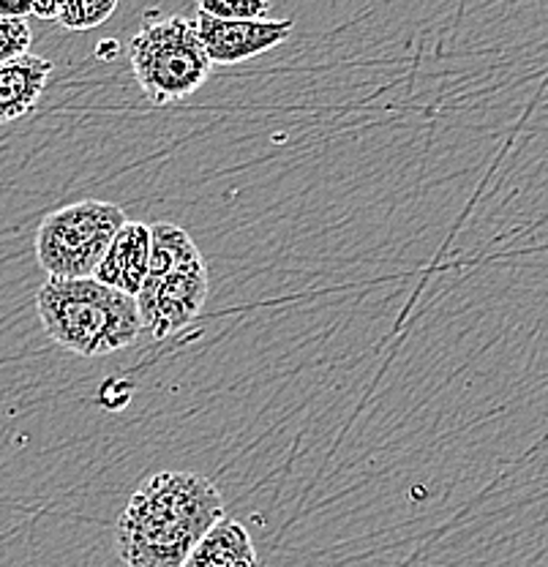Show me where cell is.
<instances>
[{
	"mask_svg": "<svg viewBox=\"0 0 548 567\" xmlns=\"http://www.w3.org/2000/svg\"><path fill=\"white\" fill-rule=\"evenodd\" d=\"M221 518L224 496L210 477L158 472L139 483L117 516V554L126 567H180Z\"/></svg>",
	"mask_w": 548,
	"mask_h": 567,
	"instance_id": "1",
	"label": "cell"
},
{
	"mask_svg": "<svg viewBox=\"0 0 548 567\" xmlns=\"http://www.w3.org/2000/svg\"><path fill=\"white\" fill-rule=\"evenodd\" d=\"M37 311L44 333L82 358L126 350L143 333L132 295L96 279H46L37 292Z\"/></svg>",
	"mask_w": 548,
	"mask_h": 567,
	"instance_id": "2",
	"label": "cell"
},
{
	"mask_svg": "<svg viewBox=\"0 0 548 567\" xmlns=\"http://www.w3.org/2000/svg\"><path fill=\"white\" fill-rule=\"evenodd\" d=\"M208 289V265L192 235L178 224H151V268L134 295L143 330L153 339L178 333L199 317Z\"/></svg>",
	"mask_w": 548,
	"mask_h": 567,
	"instance_id": "3",
	"label": "cell"
},
{
	"mask_svg": "<svg viewBox=\"0 0 548 567\" xmlns=\"http://www.w3.org/2000/svg\"><path fill=\"white\" fill-rule=\"evenodd\" d=\"M128 66L153 106L183 102L208 82V61L194 20L173 14L164 20L147 17L139 33L128 41Z\"/></svg>",
	"mask_w": 548,
	"mask_h": 567,
	"instance_id": "4",
	"label": "cell"
},
{
	"mask_svg": "<svg viewBox=\"0 0 548 567\" xmlns=\"http://www.w3.org/2000/svg\"><path fill=\"white\" fill-rule=\"evenodd\" d=\"M128 221L121 205L80 199L46 213L37 233V259L50 279H93L117 229Z\"/></svg>",
	"mask_w": 548,
	"mask_h": 567,
	"instance_id": "5",
	"label": "cell"
},
{
	"mask_svg": "<svg viewBox=\"0 0 548 567\" xmlns=\"http://www.w3.org/2000/svg\"><path fill=\"white\" fill-rule=\"evenodd\" d=\"M203 50L214 66H238L251 58L265 55L285 44L294 31L292 20H214V17H194Z\"/></svg>",
	"mask_w": 548,
	"mask_h": 567,
	"instance_id": "6",
	"label": "cell"
},
{
	"mask_svg": "<svg viewBox=\"0 0 548 567\" xmlns=\"http://www.w3.org/2000/svg\"><path fill=\"white\" fill-rule=\"evenodd\" d=\"M147 268H151V224L128 218L93 270V279L134 298L147 279Z\"/></svg>",
	"mask_w": 548,
	"mask_h": 567,
	"instance_id": "7",
	"label": "cell"
},
{
	"mask_svg": "<svg viewBox=\"0 0 548 567\" xmlns=\"http://www.w3.org/2000/svg\"><path fill=\"white\" fill-rule=\"evenodd\" d=\"M52 61L41 55H22L0 66V126L28 117L46 91Z\"/></svg>",
	"mask_w": 548,
	"mask_h": 567,
	"instance_id": "8",
	"label": "cell"
},
{
	"mask_svg": "<svg viewBox=\"0 0 548 567\" xmlns=\"http://www.w3.org/2000/svg\"><path fill=\"white\" fill-rule=\"evenodd\" d=\"M259 557L249 529L238 518L224 516L214 524L180 567H257Z\"/></svg>",
	"mask_w": 548,
	"mask_h": 567,
	"instance_id": "9",
	"label": "cell"
},
{
	"mask_svg": "<svg viewBox=\"0 0 548 567\" xmlns=\"http://www.w3.org/2000/svg\"><path fill=\"white\" fill-rule=\"evenodd\" d=\"M121 0H61L58 22L69 31H93L115 14Z\"/></svg>",
	"mask_w": 548,
	"mask_h": 567,
	"instance_id": "10",
	"label": "cell"
},
{
	"mask_svg": "<svg viewBox=\"0 0 548 567\" xmlns=\"http://www.w3.org/2000/svg\"><path fill=\"white\" fill-rule=\"evenodd\" d=\"M197 9L214 20H265L270 14L268 0H197Z\"/></svg>",
	"mask_w": 548,
	"mask_h": 567,
	"instance_id": "11",
	"label": "cell"
},
{
	"mask_svg": "<svg viewBox=\"0 0 548 567\" xmlns=\"http://www.w3.org/2000/svg\"><path fill=\"white\" fill-rule=\"evenodd\" d=\"M33 44V31L25 20H0V66L28 55Z\"/></svg>",
	"mask_w": 548,
	"mask_h": 567,
	"instance_id": "12",
	"label": "cell"
},
{
	"mask_svg": "<svg viewBox=\"0 0 548 567\" xmlns=\"http://www.w3.org/2000/svg\"><path fill=\"white\" fill-rule=\"evenodd\" d=\"M31 0H0V20H28Z\"/></svg>",
	"mask_w": 548,
	"mask_h": 567,
	"instance_id": "13",
	"label": "cell"
},
{
	"mask_svg": "<svg viewBox=\"0 0 548 567\" xmlns=\"http://www.w3.org/2000/svg\"><path fill=\"white\" fill-rule=\"evenodd\" d=\"M31 14L44 22H58V14H61V0H31Z\"/></svg>",
	"mask_w": 548,
	"mask_h": 567,
	"instance_id": "14",
	"label": "cell"
}]
</instances>
